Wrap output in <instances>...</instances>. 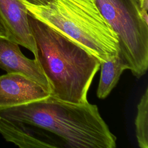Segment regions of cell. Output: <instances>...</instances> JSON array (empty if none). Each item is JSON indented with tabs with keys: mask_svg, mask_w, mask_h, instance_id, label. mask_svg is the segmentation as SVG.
Returning a JSON list of instances; mask_svg holds the SVG:
<instances>
[{
	"mask_svg": "<svg viewBox=\"0 0 148 148\" xmlns=\"http://www.w3.org/2000/svg\"><path fill=\"white\" fill-rule=\"evenodd\" d=\"M40 129L73 148H114L116 137L97 105L75 103L50 95L23 104L0 106V134L21 148L40 147L36 138Z\"/></svg>",
	"mask_w": 148,
	"mask_h": 148,
	"instance_id": "6da1fadb",
	"label": "cell"
},
{
	"mask_svg": "<svg viewBox=\"0 0 148 148\" xmlns=\"http://www.w3.org/2000/svg\"><path fill=\"white\" fill-rule=\"evenodd\" d=\"M28 17L36 46L35 59L47 80L50 95L71 103L87 102V93L100 61L29 13Z\"/></svg>",
	"mask_w": 148,
	"mask_h": 148,
	"instance_id": "7a4b0ae2",
	"label": "cell"
},
{
	"mask_svg": "<svg viewBox=\"0 0 148 148\" xmlns=\"http://www.w3.org/2000/svg\"><path fill=\"white\" fill-rule=\"evenodd\" d=\"M22 1L30 15L84 49L100 62L119 53L118 37L94 0H50L46 5Z\"/></svg>",
	"mask_w": 148,
	"mask_h": 148,
	"instance_id": "3957f363",
	"label": "cell"
},
{
	"mask_svg": "<svg viewBox=\"0 0 148 148\" xmlns=\"http://www.w3.org/2000/svg\"><path fill=\"white\" fill-rule=\"evenodd\" d=\"M105 20L116 34L120 53L137 78L148 68V23L138 0H94Z\"/></svg>",
	"mask_w": 148,
	"mask_h": 148,
	"instance_id": "277c9868",
	"label": "cell"
},
{
	"mask_svg": "<svg viewBox=\"0 0 148 148\" xmlns=\"http://www.w3.org/2000/svg\"><path fill=\"white\" fill-rule=\"evenodd\" d=\"M28 16L22 0H0V21L8 32V39L27 48L35 57L36 46Z\"/></svg>",
	"mask_w": 148,
	"mask_h": 148,
	"instance_id": "5b68a950",
	"label": "cell"
},
{
	"mask_svg": "<svg viewBox=\"0 0 148 148\" xmlns=\"http://www.w3.org/2000/svg\"><path fill=\"white\" fill-rule=\"evenodd\" d=\"M50 93L30 78L18 73L0 76V106H9L39 100Z\"/></svg>",
	"mask_w": 148,
	"mask_h": 148,
	"instance_id": "8992f818",
	"label": "cell"
},
{
	"mask_svg": "<svg viewBox=\"0 0 148 148\" xmlns=\"http://www.w3.org/2000/svg\"><path fill=\"white\" fill-rule=\"evenodd\" d=\"M19 45L8 39L0 38V68L7 73H18L34 80L50 93L47 80L38 61L26 57Z\"/></svg>",
	"mask_w": 148,
	"mask_h": 148,
	"instance_id": "52a82bcc",
	"label": "cell"
},
{
	"mask_svg": "<svg viewBox=\"0 0 148 148\" xmlns=\"http://www.w3.org/2000/svg\"><path fill=\"white\" fill-rule=\"evenodd\" d=\"M101 75L97 95L105 99L116 86L124 70L130 69L129 65L120 52L113 58L101 62Z\"/></svg>",
	"mask_w": 148,
	"mask_h": 148,
	"instance_id": "ba28073f",
	"label": "cell"
},
{
	"mask_svg": "<svg viewBox=\"0 0 148 148\" xmlns=\"http://www.w3.org/2000/svg\"><path fill=\"white\" fill-rule=\"evenodd\" d=\"M135 132L138 146L148 148V88L141 97L137 105L135 121Z\"/></svg>",
	"mask_w": 148,
	"mask_h": 148,
	"instance_id": "9c48e42d",
	"label": "cell"
},
{
	"mask_svg": "<svg viewBox=\"0 0 148 148\" xmlns=\"http://www.w3.org/2000/svg\"><path fill=\"white\" fill-rule=\"evenodd\" d=\"M140 5V7L142 10V13L144 20L148 23V15H147V0H138Z\"/></svg>",
	"mask_w": 148,
	"mask_h": 148,
	"instance_id": "30bf717a",
	"label": "cell"
},
{
	"mask_svg": "<svg viewBox=\"0 0 148 148\" xmlns=\"http://www.w3.org/2000/svg\"><path fill=\"white\" fill-rule=\"evenodd\" d=\"M0 38H3L8 39V32L1 21H0Z\"/></svg>",
	"mask_w": 148,
	"mask_h": 148,
	"instance_id": "8fae6325",
	"label": "cell"
},
{
	"mask_svg": "<svg viewBox=\"0 0 148 148\" xmlns=\"http://www.w3.org/2000/svg\"><path fill=\"white\" fill-rule=\"evenodd\" d=\"M29 2L35 5H46L49 2L50 0H27Z\"/></svg>",
	"mask_w": 148,
	"mask_h": 148,
	"instance_id": "7c38bea8",
	"label": "cell"
}]
</instances>
